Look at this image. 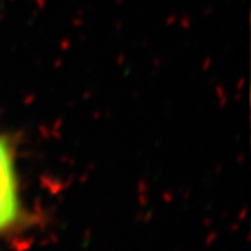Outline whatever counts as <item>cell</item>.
I'll return each mask as SVG.
<instances>
[{"mask_svg":"<svg viewBox=\"0 0 251 251\" xmlns=\"http://www.w3.org/2000/svg\"><path fill=\"white\" fill-rule=\"evenodd\" d=\"M18 216L20 198L13 152L7 140L0 135V232L16 224Z\"/></svg>","mask_w":251,"mask_h":251,"instance_id":"obj_1","label":"cell"}]
</instances>
